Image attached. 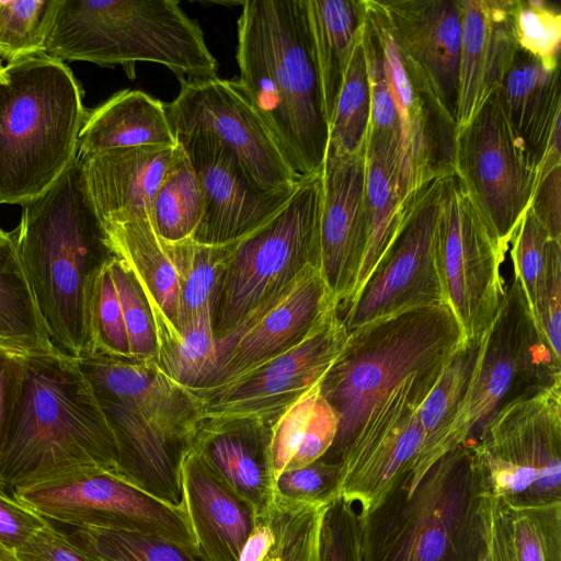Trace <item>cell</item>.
<instances>
[{"instance_id":"1","label":"cell","mask_w":561,"mask_h":561,"mask_svg":"<svg viewBox=\"0 0 561 561\" xmlns=\"http://www.w3.org/2000/svg\"><path fill=\"white\" fill-rule=\"evenodd\" d=\"M22 206L12 231L46 348L72 359L94 350L100 273L114 257L81 159Z\"/></svg>"},{"instance_id":"2","label":"cell","mask_w":561,"mask_h":561,"mask_svg":"<svg viewBox=\"0 0 561 561\" xmlns=\"http://www.w3.org/2000/svg\"><path fill=\"white\" fill-rule=\"evenodd\" d=\"M117 461L113 428L78 359L49 351L13 357L0 483L13 491L83 466L118 472Z\"/></svg>"},{"instance_id":"3","label":"cell","mask_w":561,"mask_h":561,"mask_svg":"<svg viewBox=\"0 0 561 561\" xmlns=\"http://www.w3.org/2000/svg\"><path fill=\"white\" fill-rule=\"evenodd\" d=\"M241 91L301 178L319 174L329 124L306 0H248L238 19Z\"/></svg>"},{"instance_id":"4","label":"cell","mask_w":561,"mask_h":561,"mask_svg":"<svg viewBox=\"0 0 561 561\" xmlns=\"http://www.w3.org/2000/svg\"><path fill=\"white\" fill-rule=\"evenodd\" d=\"M412 473L358 512L359 561H482L485 495L468 445Z\"/></svg>"},{"instance_id":"5","label":"cell","mask_w":561,"mask_h":561,"mask_svg":"<svg viewBox=\"0 0 561 561\" xmlns=\"http://www.w3.org/2000/svg\"><path fill=\"white\" fill-rule=\"evenodd\" d=\"M465 343L447 304L404 310L347 332L320 385L339 422L321 459L342 465L369 412L389 391L413 374L445 366Z\"/></svg>"},{"instance_id":"6","label":"cell","mask_w":561,"mask_h":561,"mask_svg":"<svg viewBox=\"0 0 561 561\" xmlns=\"http://www.w3.org/2000/svg\"><path fill=\"white\" fill-rule=\"evenodd\" d=\"M87 110L70 68L45 53L0 71V204L41 195L76 159Z\"/></svg>"},{"instance_id":"7","label":"cell","mask_w":561,"mask_h":561,"mask_svg":"<svg viewBox=\"0 0 561 561\" xmlns=\"http://www.w3.org/2000/svg\"><path fill=\"white\" fill-rule=\"evenodd\" d=\"M45 54L59 61L165 66L179 80L217 76L218 62L197 21L175 0H58Z\"/></svg>"},{"instance_id":"8","label":"cell","mask_w":561,"mask_h":561,"mask_svg":"<svg viewBox=\"0 0 561 561\" xmlns=\"http://www.w3.org/2000/svg\"><path fill=\"white\" fill-rule=\"evenodd\" d=\"M466 444L486 497L561 502V385L505 405Z\"/></svg>"},{"instance_id":"9","label":"cell","mask_w":561,"mask_h":561,"mask_svg":"<svg viewBox=\"0 0 561 561\" xmlns=\"http://www.w3.org/2000/svg\"><path fill=\"white\" fill-rule=\"evenodd\" d=\"M320 208V173L301 178L277 214L237 241L213 313L215 339L317 266Z\"/></svg>"},{"instance_id":"10","label":"cell","mask_w":561,"mask_h":561,"mask_svg":"<svg viewBox=\"0 0 561 561\" xmlns=\"http://www.w3.org/2000/svg\"><path fill=\"white\" fill-rule=\"evenodd\" d=\"M13 492L51 523L72 528L140 529L197 552L183 506L175 507L153 497L114 470L94 466L69 468Z\"/></svg>"},{"instance_id":"11","label":"cell","mask_w":561,"mask_h":561,"mask_svg":"<svg viewBox=\"0 0 561 561\" xmlns=\"http://www.w3.org/2000/svg\"><path fill=\"white\" fill-rule=\"evenodd\" d=\"M561 385V358L538 330L518 280L505 286L496 314L482 335L465 415L467 443L494 415L520 398Z\"/></svg>"},{"instance_id":"12","label":"cell","mask_w":561,"mask_h":561,"mask_svg":"<svg viewBox=\"0 0 561 561\" xmlns=\"http://www.w3.org/2000/svg\"><path fill=\"white\" fill-rule=\"evenodd\" d=\"M505 253L463 184L445 178L436 230V259L445 302L465 340L480 339L501 305Z\"/></svg>"},{"instance_id":"13","label":"cell","mask_w":561,"mask_h":561,"mask_svg":"<svg viewBox=\"0 0 561 561\" xmlns=\"http://www.w3.org/2000/svg\"><path fill=\"white\" fill-rule=\"evenodd\" d=\"M454 172L506 253L529 207L536 167L510 128L496 89L457 129Z\"/></svg>"},{"instance_id":"14","label":"cell","mask_w":561,"mask_h":561,"mask_svg":"<svg viewBox=\"0 0 561 561\" xmlns=\"http://www.w3.org/2000/svg\"><path fill=\"white\" fill-rule=\"evenodd\" d=\"M445 178L428 184L404 209L390 248L357 297L337 313L347 332L404 310L446 304L436 259Z\"/></svg>"},{"instance_id":"15","label":"cell","mask_w":561,"mask_h":561,"mask_svg":"<svg viewBox=\"0 0 561 561\" xmlns=\"http://www.w3.org/2000/svg\"><path fill=\"white\" fill-rule=\"evenodd\" d=\"M444 368L409 376L369 412L342 462L341 497L357 503L360 513L414 469L425 439L419 408Z\"/></svg>"},{"instance_id":"16","label":"cell","mask_w":561,"mask_h":561,"mask_svg":"<svg viewBox=\"0 0 561 561\" xmlns=\"http://www.w3.org/2000/svg\"><path fill=\"white\" fill-rule=\"evenodd\" d=\"M347 331L331 310L296 346L202 401L199 428L236 422L271 426L316 385L340 355Z\"/></svg>"},{"instance_id":"17","label":"cell","mask_w":561,"mask_h":561,"mask_svg":"<svg viewBox=\"0 0 561 561\" xmlns=\"http://www.w3.org/2000/svg\"><path fill=\"white\" fill-rule=\"evenodd\" d=\"M178 96L165 103L174 134L205 130L241 161L253 180L270 191H293L300 178L237 81L211 77L180 80Z\"/></svg>"},{"instance_id":"18","label":"cell","mask_w":561,"mask_h":561,"mask_svg":"<svg viewBox=\"0 0 561 561\" xmlns=\"http://www.w3.org/2000/svg\"><path fill=\"white\" fill-rule=\"evenodd\" d=\"M333 309L319 270L307 266L285 289L216 339L215 366L193 393L204 401L296 346Z\"/></svg>"},{"instance_id":"19","label":"cell","mask_w":561,"mask_h":561,"mask_svg":"<svg viewBox=\"0 0 561 561\" xmlns=\"http://www.w3.org/2000/svg\"><path fill=\"white\" fill-rule=\"evenodd\" d=\"M175 136L202 188L203 215L192 238L198 243L227 244L245 238L277 214L296 190L261 187L238 157L208 131Z\"/></svg>"},{"instance_id":"20","label":"cell","mask_w":561,"mask_h":561,"mask_svg":"<svg viewBox=\"0 0 561 561\" xmlns=\"http://www.w3.org/2000/svg\"><path fill=\"white\" fill-rule=\"evenodd\" d=\"M409 72L456 123L461 0H365Z\"/></svg>"},{"instance_id":"21","label":"cell","mask_w":561,"mask_h":561,"mask_svg":"<svg viewBox=\"0 0 561 561\" xmlns=\"http://www.w3.org/2000/svg\"><path fill=\"white\" fill-rule=\"evenodd\" d=\"M366 9L379 32L386 77L398 115V188L405 209L428 184L454 173L457 126L409 72L387 30Z\"/></svg>"},{"instance_id":"22","label":"cell","mask_w":561,"mask_h":561,"mask_svg":"<svg viewBox=\"0 0 561 561\" xmlns=\"http://www.w3.org/2000/svg\"><path fill=\"white\" fill-rule=\"evenodd\" d=\"M320 175L317 268L339 313L354 290L368 242L366 151L346 156L327 148Z\"/></svg>"},{"instance_id":"23","label":"cell","mask_w":561,"mask_h":561,"mask_svg":"<svg viewBox=\"0 0 561 561\" xmlns=\"http://www.w3.org/2000/svg\"><path fill=\"white\" fill-rule=\"evenodd\" d=\"M78 364L98 399L137 411L184 446L195 438L202 422L201 399L171 380L154 360L93 352Z\"/></svg>"},{"instance_id":"24","label":"cell","mask_w":561,"mask_h":561,"mask_svg":"<svg viewBox=\"0 0 561 561\" xmlns=\"http://www.w3.org/2000/svg\"><path fill=\"white\" fill-rule=\"evenodd\" d=\"M182 504L203 561H238L257 522L255 510L237 495L192 445L180 461Z\"/></svg>"},{"instance_id":"25","label":"cell","mask_w":561,"mask_h":561,"mask_svg":"<svg viewBox=\"0 0 561 561\" xmlns=\"http://www.w3.org/2000/svg\"><path fill=\"white\" fill-rule=\"evenodd\" d=\"M515 0H461L457 129L466 125L496 89L518 49Z\"/></svg>"},{"instance_id":"26","label":"cell","mask_w":561,"mask_h":561,"mask_svg":"<svg viewBox=\"0 0 561 561\" xmlns=\"http://www.w3.org/2000/svg\"><path fill=\"white\" fill-rule=\"evenodd\" d=\"M175 147L135 146L79 157L101 221L136 213L151 215Z\"/></svg>"},{"instance_id":"27","label":"cell","mask_w":561,"mask_h":561,"mask_svg":"<svg viewBox=\"0 0 561 561\" xmlns=\"http://www.w3.org/2000/svg\"><path fill=\"white\" fill-rule=\"evenodd\" d=\"M268 440V425L236 422L199 428L191 444L211 470L260 516L266 514L273 502Z\"/></svg>"},{"instance_id":"28","label":"cell","mask_w":561,"mask_h":561,"mask_svg":"<svg viewBox=\"0 0 561 561\" xmlns=\"http://www.w3.org/2000/svg\"><path fill=\"white\" fill-rule=\"evenodd\" d=\"M496 94L510 128L537 167L556 124L560 122L559 69H547L518 48Z\"/></svg>"},{"instance_id":"29","label":"cell","mask_w":561,"mask_h":561,"mask_svg":"<svg viewBox=\"0 0 561 561\" xmlns=\"http://www.w3.org/2000/svg\"><path fill=\"white\" fill-rule=\"evenodd\" d=\"M178 145L165 103L140 90H122L87 111L78 157L135 146Z\"/></svg>"},{"instance_id":"30","label":"cell","mask_w":561,"mask_h":561,"mask_svg":"<svg viewBox=\"0 0 561 561\" xmlns=\"http://www.w3.org/2000/svg\"><path fill=\"white\" fill-rule=\"evenodd\" d=\"M482 336L466 342L448 360L419 408L425 439L413 480L439 457L467 443L465 415L478 366Z\"/></svg>"},{"instance_id":"31","label":"cell","mask_w":561,"mask_h":561,"mask_svg":"<svg viewBox=\"0 0 561 561\" xmlns=\"http://www.w3.org/2000/svg\"><path fill=\"white\" fill-rule=\"evenodd\" d=\"M108 243L141 287L151 311H160L176 328L179 286L173 263L156 231L151 215L136 213L102 221Z\"/></svg>"},{"instance_id":"32","label":"cell","mask_w":561,"mask_h":561,"mask_svg":"<svg viewBox=\"0 0 561 561\" xmlns=\"http://www.w3.org/2000/svg\"><path fill=\"white\" fill-rule=\"evenodd\" d=\"M485 561H561V502L513 505L484 497Z\"/></svg>"},{"instance_id":"33","label":"cell","mask_w":561,"mask_h":561,"mask_svg":"<svg viewBox=\"0 0 561 561\" xmlns=\"http://www.w3.org/2000/svg\"><path fill=\"white\" fill-rule=\"evenodd\" d=\"M323 103L330 124L347 65L359 36L363 0H306Z\"/></svg>"},{"instance_id":"34","label":"cell","mask_w":561,"mask_h":561,"mask_svg":"<svg viewBox=\"0 0 561 561\" xmlns=\"http://www.w3.org/2000/svg\"><path fill=\"white\" fill-rule=\"evenodd\" d=\"M398 185L397 157L382 146L366 145L368 242L354 290L343 310L357 297L400 229L404 208Z\"/></svg>"},{"instance_id":"35","label":"cell","mask_w":561,"mask_h":561,"mask_svg":"<svg viewBox=\"0 0 561 561\" xmlns=\"http://www.w3.org/2000/svg\"><path fill=\"white\" fill-rule=\"evenodd\" d=\"M162 241L178 279L180 331L204 310L210 309L214 313L237 242L204 244L192 239L179 242Z\"/></svg>"},{"instance_id":"36","label":"cell","mask_w":561,"mask_h":561,"mask_svg":"<svg viewBox=\"0 0 561 561\" xmlns=\"http://www.w3.org/2000/svg\"><path fill=\"white\" fill-rule=\"evenodd\" d=\"M151 314L157 339V365L179 386L192 392L198 390L216 360L211 310H204L180 331L163 314Z\"/></svg>"},{"instance_id":"37","label":"cell","mask_w":561,"mask_h":561,"mask_svg":"<svg viewBox=\"0 0 561 561\" xmlns=\"http://www.w3.org/2000/svg\"><path fill=\"white\" fill-rule=\"evenodd\" d=\"M202 215V188L186 153L178 142L153 198L151 219L162 240L179 242L193 238Z\"/></svg>"},{"instance_id":"38","label":"cell","mask_w":561,"mask_h":561,"mask_svg":"<svg viewBox=\"0 0 561 561\" xmlns=\"http://www.w3.org/2000/svg\"><path fill=\"white\" fill-rule=\"evenodd\" d=\"M369 122L370 85L362 26L329 124L327 148L346 156L366 151Z\"/></svg>"},{"instance_id":"39","label":"cell","mask_w":561,"mask_h":561,"mask_svg":"<svg viewBox=\"0 0 561 561\" xmlns=\"http://www.w3.org/2000/svg\"><path fill=\"white\" fill-rule=\"evenodd\" d=\"M91 561H203L167 538L123 527H77L69 534Z\"/></svg>"},{"instance_id":"40","label":"cell","mask_w":561,"mask_h":561,"mask_svg":"<svg viewBox=\"0 0 561 561\" xmlns=\"http://www.w3.org/2000/svg\"><path fill=\"white\" fill-rule=\"evenodd\" d=\"M58 0H0V62L45 53Z\"/></svg>"},{"instance_id":"41","label":"cell","mask_w":561,"mask_h":561,"mask_svg":"<svg viewBox=\"0 0 561 561\" xmlns=\"http://www.w3.org/2000/svg\"><path fill=\"white\" fill-rule=\"evenodd\" d=\"M327 506L273 501L267 517L274 542L263 561H318L321 520Z\"/></svg>"},{"instance_id":"42","label":"cell","mask_w":561,"mask_h":561,"mask_svg":"<svg viewBox=\"0 0 561 561\" xmlns=\"http://www.w3.org/2000/svg\"><path fill=\"white\" fill-rule=\"evenodd\" d=\"M553 240L534 214L527 209L510 242L513 276L519 283L537 328Z\"/></svg>"},{"instance_id":"43","label":"cell","mask_w":561,"mask_h":561,"mask_svg":"<svg viewBox=\"0 0 561 561\" xmlns=\"http://www.w3.org/2000/svg\"><path fill=\"white\" fill-rule=\"evenodd\" d=\"M363 36L370 85V122L366 145L373 144L383 146L398 158V115L386 77L379 32L374 19L366 8Z\"/></svg>"},{"instance_id":"44","label":"cell","mask_w":561,"mask_h":561,"mask_svg":"<svg viewBox=\"0 0 561 561\" xmlns=\"http://www.w3.org/2000/svg\"><path fill=\"white\" fill-rule=\"evenodd\" d=\"M514 32L519 49L547 69H559L561 11L542 0H515Z\"/></svg>"},{"instance_id":"45","label":"cell","mask_w":561,"mask_h":561,"mask_svg":"<svg viewBox=\"0 0 561 561\" xmlns=\"http://www.w3.org/2000/svg\"><path fill=\"white\" fill-rule=\"evenodd\" d=\"M342 465L318 459L284 470L273 483V501L327 506L341 497Z\"/></svg>"},{"instance_id":"46","label":"cell","mask_w":561,"mask_h":561,"mask_svg":"<svg viewBox=\"0 0 561 561\" xmlns=\"http://www.w3.org/2000/svg\"><path fill=\"white\" fill-rule=\"evenodd\" d=\"M133 358L154 360L157 339L150 307L136 278L117 259L110 263Z\"/></svg>"},{"instance_id":"47","label":"cell","mask_w":561,"mask_h":561,"mask_svg":"<svg viewBox=\"0 0 561 561\" xmlns=\"http://www.w3.org/2000/svg\"><path fill=\"white\" fill-rule=\"evenodd\" d=\"M528 209L545 227L550 238L561 241V148L560 122L549 138L536 167Z\"/></svg>"},{"instance_id":"48","label":"cell","mask_w":561,"mask_h":561,"mask_svg":"<svg viewBox=\"0 0 561 561\" xmlns=\"http://www.w3.org/2000/svg\"><path fill=\"white\" fill-rule=\"evenodd\" d=\"M321 380L284 410L270 426L268 458L273 483L288 468L306 435Z\"/></svg>"},{"instance_id":"49","label":"cell","mask_w":561,"mask_h":561,"mask_svg":"<svg viewBox=\"0 0 561 561\" xmlns=\"http://www.w3.org/2000/svg\"><path fill=\"white\" fill-rule=\"evenodd\" d=\"M111 260L102 268L96 286L93 352L129 358L131 354L119 297L110 267Z\"/></svg>"},{"instance_id":"50","label":"cell","mask_w":561,"mask_h":561,"mask_svg":"<svg viewBox=\"0 0 561 561\" xmlns=\"http://www.w3.org/2000/svg\"><path fill=\"white\" fill-rule=\"evenodd\" d=\"M0 304L20 323L36 334L44 344L28 285L18 256L13 234L5 231L0 233Z\"/></svg>"},{"instance_id":"51","label":"cell","mask_w":561,"mask_h":561,"mask_svg":"<svg viewBox=\"0 0 561 561\" xmlns=\"http://www.w3.org/2000/svg\"><path fill=\"white\" fill-rule=\"evenodd\" d=\"M318 561H359L358 511L343 497L334 500L324 510Z\"/></svg>"},{"instance_id":"52","label":"cell","mask_w":561,"mask_h":561,"mask_svg":"<svg viewBox=\"0 0 561 561\" xmlns=\"http://www.w3.org/2000/svg\"><path fill=\"white\" fill-rule=\"evenodd\" d=\"M49 520L0 483V542L16 551Z\"/></svg>"},{"instance_id":"53","label":"cell","mask_w":561,"mask_h":561,"mask_svg":"<svg viewBox=\"0 0 561 561\" xmlns=\"http://www.w3.org/2000/svg\"><path fill=\"white\" fill-rule=\"evenodd\" d=\"M538 329L561 358V241L553 240L541 294Z\"/></svg>"},{"instance_id":"54","label":"cell","mask_w":561,"mask_h":561,"mask_svg":"<svg viewBox=\"0 0 561 561\" xmlns=\"http://www.w3.org/2000/svg\"><path fill=\"white\" fill-rule=\"evenodd\" d=\"M337 424L333 409L320 392L306 435L286 470L300 468L320 459L332 446L337 433Z\"/></svg>"},{"instance_id":"55","label":"cell","mask_w":561,"mask_h":561,"mask_svg":"<svg viewBox=\"0 0 561 561\" xmlns=\"http://www.w3.org/2000/svg\"><path fill=\"white\" fill-rule=\"evenodd\" d=\"M15 552L20 561H91L70 535L55 527L51 522Z\"/></svg>"},{"instance_id":"56","label":"cell","mask_w":561,"mask_h":561,"mask_svg":"<svg viewBox=\"0 0 561 561\" xmlns=\"http://www.w3.org/2000/svg\"><path fill=\"white\" fill-rule=\"evenodd\" d=\"M274 542V533L267 512L257 516V522L248 536L238 561H263Z\"/></svg>"},{"instance_id":"57","label":"cell","mask_w":561,"mask_h":561,"mask_svg":"<svg viewBox=\"0 0 561 561\" xmlns=\"http://www.w3.org/2000/svg\"><path fill=\"white\" fill-rule=\"evenodd\" d=\"M13 356L0 352V445L5 432L12 383Z\"/></svg>"},{"instance_id":"58","label":"cell","mask_w":561,"mask_h":561,"mask_svg":"<svg viewBox=\"0 0 561 561\" xmlns=\"http://www.w3.org/2000/svg\"><path fill=\"white\" fill-rule=\"evenodd\" d=\"M0 561H20L16 552L0 542Z\"/></svg>"},{"instance_id":"59","label":"cell","mask_w":561,"mask_h":561,"mask_svg":"<svg viewBox=\"0 0 561 561\" xmlns=\"http://www.w3.org/2000/svg\"><path fill=\"white\" fill-rule=\"evenodd\" d=\"M2 68H3V65H2V62H0V71H1Z\"/></svg>"},{"instance_id":"60","label":"cell","mask_w":561,"mask_h":561,"mask_svg":"<svg viewBox=\"0 0 561 561\" xmlns=\"http://www.w3.org/2000/svg\"><path fill=\"white\" fill-rule=\"evenodd\" d=\"M4 232L1 228H0V233Z\"/></svg>"}]
</instances>
